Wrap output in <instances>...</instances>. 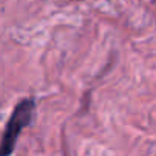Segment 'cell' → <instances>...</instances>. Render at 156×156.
I'll list each match as a JSON object with an SVG mask.
<instances>
[{"mask_svg":"<svg viewBox=\"0 0 156 156\" xmlns=\"http://www.w3.org/2000/svg\"><path fill=\"white\" fill-rule=\"evenodd\" d=\"M34 100L25 98L22 100L12 110V115L9 116V121L5 127V133L0 141V154L5 156L14 151L16 142L20 136V132L31 124L32 115H34Z\"/></svg>","mask_w":156,"mask_h":156,"instance_id":"6da1fadb","label":"cell"}]
</instances>
